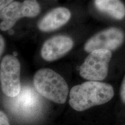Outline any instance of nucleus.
Instances as JSON below:
<instances>
[{"label":"nucleus","mask_w":125,"mask_h":125,"mask_svg":"<svg viewBox=\"0 0 125 125\" xmlns=\"http://www.w3.org/2000/svg\"><path fill=\"white\" fill-rule=\"evenodd\" d=\"M114 96V89L111 85L100 81H89L71 89L69 104L75 111H83L107 103Z\"/></svg>","instance_id":"nucleus-1"},{"label":"nucleus","mask_w":125,"mask_h":125,"mask_svg":"<svg viewBox=\"0 0 125 125\" xmlns=\"http://www.w3.org/2000/svg\"><path fill=\"white\" fill-rule=\"evenodd\" d=\"M34 85L40 95L59 104L67 100L68 87L60 75L53 70L43 68L38 70L34 77Z\"/></svg>","instance_id":"nucleus-2"},{"label":"nucleus","mask_w":125,"mask_h":125,"mask_svg":"<svg viewBox=\"0 0 125 125\" xmlns=\"http://www.w3.org/2000/svg\"><path fill=\"white\" fill-rule=\"evenodd\" d=\"M6 104L12 114L23 119L37 116L40 114L42 105L38 92L29 86L21 88L16 96L8 97Z\"/></svg>","instance_id":"nucleus-3"},{"label":"nucleus","mask_w":125,"mask_h":125,"mask_svg":"<svg viewBox=\"0 0 125 125\" xmlns=\"http://www.w3.org/2000/svg\"><path fill=\"white\" fill-rule=\"evenodd\" d=\"M111 57V51L109 50L97 49L91 52L79 67L80 75L89 81L104 80L108 75Z\"/></svg>","instance_id":"nucleus-4"},{"label":"nucleus","mask_w":125,"mask_h":125,"mask_svg":"<svg viewBox=\"0 0 125 125\" xmlns=\"http://www.w3.org/2000/svg\"><path fill=\"white\" fill-rule=\"evenodd\" d=\"M41 8L37 0H24L21 3L13 1L0 12V29L7 31L21 18H34L40 13Z\"/></svg>","instance_id":"nucleus-5"},{"label":"nucleus","mask_w":125,"mask_h":125,"mask_svg":"<svg viewBox=\"0 0 125 125\" xmlns=\"http://www.w3.org/2000/svg\"><path fill=\"white\" fill-rule=\"evenodd\" d=\"M20 64L13 55L4 56L0 64V82L2 90L7 97H15L21 90Z\"/></svg>","instance_id":"nucleus-6"},{"label":"nucleus","mask_w":125,"mask_h":125,"mask_svg":"<svg viewBox=\"0 0 125 125\" xmlns=\"http://www.w3.org/2000/svg\"><path fill=\"white\" fill-rule=\"evenodd\" d=\"M125 40V34L121 29L111 27L98 32L87 41L84 49L87 52L97 49L114 51L121 46Z\"/></svg>","instance_id":"nucleus-7"},{"label":"nucleus","mask_w":125,"mask_h":125,"mask_svg":"<svg viewBox=\"0 0 125 125\" xmlns=\"http://www.w3.org/2000/svg\"><path fill=\"white\" fill-rule=\"evenodd\" d=\"M73 45L74 42L68 36H54L43 43L41 49L42 57L48 62L56 60L67 53Z\"/></svg>","instance_id":"nucleus-8"},{"label":"nucleus","mask_w":125,"mask_h":125,"mask_svg":"<svg viewBox=\"0 0 125 125\" xmlns=\"http://www.w3.org/2000/svg\"><path fill=\"white\" fill-rule=\"evenodd\" d=\"M71 12L66 8L58 7L46 13L38 23V27L43 32H50L59 29L69 21Z\"/></svg>","instance_id":"nucleus-9"},{"label":"nucleus","mask_w":125,"mask_h":125,"mask_svg":"<svg viewBox=\"0 0 125 125\" xmlns=\"http://www.w3.org/2000/svg\"><path fill=\"white\" fill-rule=\"evenodd\" d=\"M94 6L98 11L115 19L125 17V5L121 0H94Z\"/></svg>","instance_id":"nucleus-10"},{"label":"nucleus","mask_w":125,"mask_h":125,"mask_svg":"<svg viewBox=\"0 0 125 125\" xmlns=\"http://www.w3.org/2000/svg\"><path fill=\"white\" fill-rule=\"evenodd\" d=\"M0 125H10L8 119L4 112L0 111Z\"/></svg>","instance_id":"nucleus-11"},{"label":"nucleus","mask_w":125,"mask_h":125,"mask_svg":"<svg viewBox=\"0 0 125 125\" xmlns=\"http://www.w3.org/2000/svg\"><path fill=\"white\" fill-rule=\"evenodd\" d=\"M120 96H121V99L124 103H125V75L123 78L122 83L120 89Z\"/></svg>","instance_id":"nucleus-12"},{"label":"nucleus","mask_w":125,"mask_h":125,"mask_svg":"<svg viewBox=\"0 0 125 125\" xmlns=\"http://www.w3.org/2000/svg\"><path fill=\"white\" fill-rule=\"evenodd\" d=\"M13 1V0H0V12Z\"/></svg>","instance_id":"nucleus-13"},{"label":"nucleus","mask_w":125,"mask_h":125,"mask_svg":"<svg viewBox=\"0 0 125 125\" xmlns=\"http://www.w3.org/2000/svg\"><path fill=\"white\" fill-rule=\"evenodd\" d=\"M5 48V41L3 37L0 35V57L2 55Z\"/></svg>","instance_id":"nucleus-14"},{"label":"nucleus","mask_w":125,"mask_h":125,"mask_svg":"<svg viewBox=\"0 0 125 125\" xmlns=\"http://www.w3.org/2000/svg\"><path fill=\"white\" fill-rule=\"evenodd\" d=\"M9 34H13L14 33V31L13 30H9Z\"/></svg>","instance_id":"nucleus-15"}]
</instances>
